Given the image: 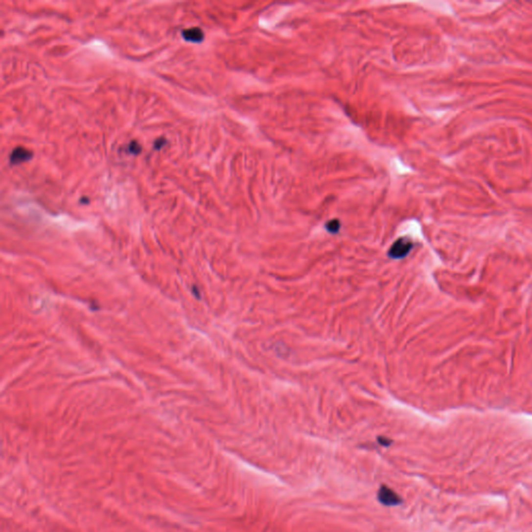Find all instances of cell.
Listing matches in <instances>:
<instances>
[{
	"mask_svg": "<svg viewBox=\"0 0 532 532\" xmlns=\"http://www.w3.org/2000/svg\"><path fill=\"white\" fill-rule=\"evenodd\" d=\"M32 157V153L25 148H22V147H19V148H16L11 154V162L13 164H19V163H23L25 162H28V160Z\"/></svg>",
	"mask_w": 532,
	"mask_h": 532,
	"instance_id": "3957f363",
	"label": "cell"
},
{
	"mask_svg": "<svg viewBox=\"0 0 532 532\" xmlns=\"http://www.w3.org/2000/svg\"><path fill=\"white\" fill-rule=\"evenodd\" d=\"M182 37L191 43H201L204 39V32L199 27H191L183 30Z\"/></svg>",
	"mask_w": 532,
	"mask_h": 532,
	"instance_id": "277c9868",
	"label": "cell"
},
{
	"mask_svg": "<svg viewBox=\"0 0 532 532\" xmlns=\"http://www.w3.org/2000/svg\"><path fill=\"white\" fill-rule=\"evenodd\" d=\"M413 248V242L405 237L396 240L389 251V256L394 259H401L407 256Z\"/></svg>",
	"mask_w": 532,
	"mask_h": 532,
	"instance_id": "6da1fadb",
	"label": "cell"
},
{
	"mask_svg": "<svg viewBox=\"0 0 532 532\" xmlns=\"http://www.w3.org/2000/svg\"><path fill=\"white\" fill-rule=\"evenodd\" d=\"M141 151V147L138 141H131V143L129 145V152L131 154H134V155H138L140 153Z\"/></svg>",
	"mask_w": 532,
	"mask_h": 532,
	"instance_id": "8992f818",
	"label": "cell"
},
{
	"mask_svg": "<svg viewBox=\"0 0 532 532\" xmlns=\"http://www.w3.org/2000/svg\"><path fill=\"white\" fill-rule=\"evenodd\" d=\"M377 441H378L379 444L383 445V446H389L392 443L391 440H389V439H387L385 437H378Z\"/></svg>",
	"mask_w": 532,
	"mask_h": 532,
	"instance_id": "52a82bcc",
	"label": "cell"
},
{
	"mask_svg": "<svg viewBox=\"0 0 532 532\" xmlns=\"http://www.w3.org/2000/svg\"><path fill=\"white\" fill-rule=\"evenodd\" d=\"M340 222L338 221V219H332V221H330L328 223H326L325 225V228L326 230L330 232V233H338L339 232V229H340Z\"/></svg>",
	"mask_w": 532,
	"mask_h": 532,
	"instance_id": "5b68a950",
	"label": "cell"
},
{
	"mask_svg": "<svg viewBox=\"0 0 532 532\" xmlns=\"http://www.w3.org/2000/svg\"><path fill=\"white\" fill-rule=\"evenodd\" d=\"M377 499L386 506H396L402 502L399 495L387 486H383L378 489Z\"/></svg>",
	"mask_w": 532,
	"mask_h": 532,
	"instance_id": "7a4b0ae2",
	"label": "cell"
}]
</instances>
